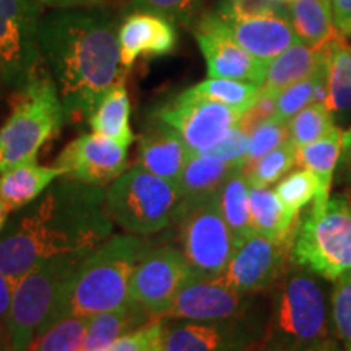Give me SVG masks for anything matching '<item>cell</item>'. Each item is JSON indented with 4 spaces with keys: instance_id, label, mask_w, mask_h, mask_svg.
Returning a JSON list of instances; mask_svg holds the SVG:
<instances>
[{
    "instance_id": "obj_41",
    "label": "cell",
    "mask_w": 351,
    "mask_h": 351,
    "mask_svg": "<svg viewBox=\"0 0 351 351\" xmlns=\"http://www.w3.org/2000/svg\"><path fill=\"white\" fill-rule=\"evenodd\" d=\"M249 148H251V132H247L243 125L238 124L232 127L230 134L221 142L208 148V150L199 153V155L213 158L218 161H228V163H245Z\"/></svg>"
},
{
    "instance_id": "obj_21",
    "label": "cell",
    "mask_w": 351,
    "mask_h": 351,
    "mask_svg": "<svg viewBox=\"0 0 351 351\" xmlns=\"http://www.w3.org/2000/svg\"><path fill=\"white\" fill-rule=\"evenodd\" d=\"M332 44L322 49H314L302 43H296L280 56H276L267 69L262 95L276 98L288 86L313 75L324 62V59L330 54Z\"/></svg>"
},
{
    "instance_id": "obj_46",
    "label": "cell",
    "mask_w": 351,
    "mask_h": 351,
    "mask_svg": "<svg viewBox=\"0 0 351 351\" xmlns=\"http://www.w3.org/2000/svg\"><path fill=\"white\" fill-rule=\"evenodd\" d=\"M12 350L10 346V339H8L7 327L0 324V351H8Z\"/></svg>"
},
{
    "instance_id": "obj_53",
    "label": "cell",
    "mask_w": 351,
    "mask_h": 351,
    "mask_svg": "<svg viewBox=\"0 0 351 351\" xmlns=\"http://www.w3.org/2000/svg\"><path fill=\"white\" fill-rule=\"evenodd\" d=\"M78 351H82V350H78Z\"/></svg>"
},
{
    "instance_id": "obj_33",
    "label": "cell",
    "mask_w": 351,
    "mask_h": 351,
    "mask_svg": "<svg viewBox=\"0 0 351 351\" xmlns=\"http://www.w3.org/2000/svg\"><path fill=\"white\" fill-rule=\"evenodd\" d=\"M298 160V147L291 140H287L275 150L267 153L265 156L256 161L247 169H244L245 178L251 187L267 189L275 184L283 176H287Z\"/></svg>"
},
{
    "instance_id": "obj_13",
    "label": "cell",
    "mask_w": 351,
    "mask_h": 351,
    "mask_svg": "<svg viewBox=\"0 0 351 351\" xmlns=\"http://www.w3.org/2000/svg\"><path fill=\"white\" fill-rule=\"evenodd\" d=\"M192 276L186 257L178 249L148 251L132 274L129 300L143 306L153 319H163L174 298Z\"/></svg>"
},
{
    "instance_id": "obj_37",
    "label": "cell",
    "mask_w": 351,
    "mask_h": 351,
    "mask_svg": "<svg viewBox=\"0 0 351 351\" xmlns=\"http://www.w3.org/2000/svg\"><path fill=\"white\" fill-rule=\"evenodd\" d=\"M332 324L335 337L351 348V270L335 280L332 291Z\"/></svg>"
},
{
    "instance_id": "obj_22",
    "label": "cell",
    "mask_w": 351,
    "mask_h": 351,
    "mask_svg": "<svg viewBox=\"0 0 351 351\" xmlns=\"http://www.w3.org/2000/svg\"><path fill=\"white\" fill-rule=\"evenodd\" d=\"M153 320V315L138 302L127 301L124 306L96 314L90 319L82 351H109L121 337L137 330Z\"/></svg>"
},
{
    "instance_id": "obj_23",
    "label": "cell",
    "mask_w": 351,
    "mask_h": 351,
    "mask_svg": "<svg viewBox=\"0 0 351 351\" xmlns=\"http://www.w3.org/2000/svg\"><path fill=\"white\" fill-rule=\"evenodd\" d=\"M60 176H64L60 168L39 166L36 161L15 166L0 174V200L8 212H16L38 200Z\"/></svg>"
},
{
    "instance_id": "obj_5",
    "label": "cell",
    "mask_w": 351,
    "mask_h": 351,
    "mask_svg": "<svg viewBox=\"0 0 351 351\" xmlns=\"http://www.w3.org/2000/svg\"><path fill=\"white\" fill-rule=\"evenodd\" d=\"M148 244L137 236H114L86 254L73 278L69 315L93 317L129 301V285Z\"/></svg>"
},
{
    "instance_id": "obj_16",
    "label": "cell",
    "mask_w": 351,
    "mask_h": 351,
    "mask_svg": "<svg viewBox=\"0 0 351 351\" xmlns=\"http://www.w3.org/2000/svg\"><path fill=\"white\" fill-rule=\"evenodd\" d=\"M65 178L106 186L127 169V147L99 134H85L70 142L56 161Z\"/></svg>"
},
{
    "instance_id": "obj_29",
    "label": "cell",
    "mask_w": 351,
    "mask_h": 351,
    "mask_svg": "<svg viewBox=\"0 0 351 351\" xmlns=\"http://www.w3.org/2000/svg\"><path fill=\"white\" fill-rule=\"evenodd\" d=\"M249 191H251V186L244 171H238L228 179L218 194L219 210L226 225L230 226L236 244L252 232Z\"/></svg>"
},
{
    "instance_id": "obj_1",
    "label": "cell",
    "mask_w": 351,
    "mask_h": 351,
    "mask_svg": "<svg viewBox=\"0 0 351 351\" xmlns=\"http://www.w3.org/2000/svg\"><path fill=\"white\" fill-rule=\"evenodd\" d=\"M112 221L103 186L56 182L0 236V271L16 285L46 258L93 251L111 236Z\"/></svg>"
},
{
    "instance_id": "obj_48",
    "label": "cell",
    "mask_w": 351,
    "mask_h": 351,
    "mask_svg": "<svg viewBox=\"0 0 351 351\" xmlns=\"http://www.w3.org/2000/svg\"><path fill=\"white\" fill-rule=\"evenodd\" d=\"M8 213H10V212H8L5 205H3V202L0 200V232H2L3 226H5V221H7V215H8Z\"/></svg>"
},
{
    "instance_id": "obj_14",
    "label": "cell",
    "mask_w": 351,
    "mask_h": 351,
    "mask_svg": "<svg viewBox=\"0 0 351 351\" xmlns=\"http://www.w3.org/2000/svg\"><path fill=\"white\" fill-rule=\"evenodd\" d=\"M195 39L207 62L208 77L232 78L262 86L269 64L249 54L232 34L218 12L202 16L195 28Z\"/></svg>"
},
{
    "instance_id": "obj_11",
    "label": "cell",
    "mask_w": 351,
    "mask_h": 351,
    "mask_svg": "<svg viewBox=\"0 0 351 351\" xmlns=\"http://www.w3.org/2000/svg\"><path fill=\"white\" fill-rule=\"evenodd\" d=\"M41 3L0 0V73L7 82H28L39 62Z\"/></svg>"
},
{
    "instance_id": "obj_54",
    "label": "cell",
    "mask_w": 351,
    "mask_h": 351,
    "mask_svg": "<svg viewBox=\"0 0 351 351\" xmlns=\"http://www.w3.org/2000/svg\"><path fill=\"white\" fill-rule=\"evenodd\" d=\"M8 351H12V350H8Z\"/></svg>"
},
{
    "instance_id": "obj_44",
    "label": "cell",
    "mask_w": 351,
    "mask_h": 351,
    "mask_svg": "<svg viewBox=\"0 0 351 351\" xmlns=\"http://www.w3.org/2000/svg\"><path fill=\"white\" fill-rule=\"evenodd\" d=\"M41 5H47L52 8H65V7H83L88 5L91 0H36Z\"/></svg>"
},
{
    "instance_id": "obj_6",
    "label": "cell",
    "mask_w": 351,
    "mask_h": 351,
    "mask_svg": "<svg viewBox=\"0 0 351 351\" xmlns=\"http://www.w3.org/2000/svg\"><path fill=\"white\" fill-rule=\"evenodd\" d=\"M65 109L54 78L33 73L5 124L0 127V174L33 163L62 129Z\"/></svg>"
},
{
    "instance_id": "obj_38",
    "label": "cell",
    "mask_w": 351,
    "mask_h": 351,
    "mask_svg": "<svg viewBox=\"0 0 351 351\" xmlns=\"http://www.w3.org/2000/svg\"><path fill=\"white\" fill-rule=\"evenodd\" d=\"M289 138V129L288 124H280V122L270 119H265L254 127L251 132V148H249L247 158H245L244 169L252 166L256 161L261 160L280 147L283 142Z\"/></svg>"
},
{
    "instance_id": "obj_40",
    "label": "cell",
    "mask_w": 351,
    "mask_h": 351,
    "mask_svg": "<svg viewBox=\"0 0 351 351\" xmlns=\"http://www.w3.org/2000/svg\"><path fill=\"white\" fill-rule=\"evenodd\" d=\"M218 13L231 19H258V16L289 19L288 5L278 0H226L219 7Z\"/></svg>"
},
{
    "instance_id": "obj_8",
    "label": "cell",
    "mask_w": 351,
    "mask_h": 351,
    "mask_svg": "<svg viewBox=\"0 0 351 351\" xmlns=\"http://www.w3.org/2000/svg\"><path fill=\"white\" fill-rule=\"evenodd\" d=\"M179 200L178 186L140 165L122 173L106 191L108 210L114 223L137 236H150L168 228Z\"/></svg>"
},
{
    "instance_id": "obj_18",
    "label": "cell",
    "mask_w": 351,
    "mask_h": 351,
    "mask_svg": "<svg viewBox=\"0 0 351 351\" xmlns=\"http://www.w3.org/2000/svg\"><path fill=\"white\" fill-rule=\"evenodd\" d=\"M178 32L173 21L147 12L127 16L119 28L122 67L129 70L138 57H163L174 52Z\"/></svg>"
},
{
    "instance_id": "obj_17",
    "label": "cell",
    "mask_w": 351,
    "mask_h": 351,
    "mask_svg": "<svg viewBox=\"0 0 351 351\" xmlns=\"http://www.w3.org/2000/svg\"><path fill=\"white\" fill-rule=\"evenodd\" d=\"M252 296L243 295L221 280H202L192 276L184 285L163 319L213 322L247 315Z\"/></svg>"
},
{
    "instance_id": "obj_47",
    "label": "cell",
    "mask_w": 351,
    "mask_h": 351,
    "mask_svg": "<svg viewBox=\"0 0 351 351\" xmlns=\"http://www.w3.org/2000/svg\"><path fill=\"white\" fill-rule=\"evenodd\" d=\"M245 351H280V350H276L275 346H270V345L263 343V341H258L257 345L251 346V348H249V350H245Z\"/></svg>"
},
{
    "instance_id": "obj_7",
    "label": "cell",
    "mask_w": 351,
    "mask_h": 351,
    "mask_svg": "<svg viewBox=\"0 0 351 351\" xmlns=\"http://www.w3.org/2000/svg\"><path fill=\"white\" fill-rule=\"evenodd\" d=\"M289 262L327 280L351 270V199L335 195L298 223Z\"/></svg>"
},
{
    "instance_id": "obj_9",
    "label": "cell",
    "mask_w": 351,
    "mask_h": 351,
    "mask_svg": "<svg viewBox=\"0 0 351 351\" xmlns=\"http://www.w3.org/2000/svg\"><path fill=\"white\" fill-rule=\"evenodd\" d=\"M218 194L194 200L181 199L176 210L174 219L181 225L182 254L195 278H219L236 247L219 210Z\"/></svg>"
},
{
    "instance_id": "obj_24",
    "label": "cell",
    "mask_w": 351,
    "mask_h": 351,
    "mask_svg": "<svg viewBox=\"0 0 351 351\" xmlns=\"http://www.w3.org/2000/svg\"><path fill=\"white\" fill-rule=\"evenodd\" d=\"M287 5L300 43L322 49L343 38L333 21L330 0H289Z\"/></svg>"
},
{
    "instance_id": "obj_12",
    "label": "cell",
    "mask_w": 351,
    "mask_h": 351,
    "mask_svg": "<svg viewBox=\"0 0 351 351\" xmlns=\"http://www.w3.org/2000/svg\"><path fill=\"white\" fill-rule=\"evenodd\" d=\"M291 243L293 239H271L252 231L236 244L225 274L218 280L249 296L271 288L285 274Z\"/></svg>"
},
{
    "instance_id": "obj_10",
    "label": "cell",
    "mask_w": 351,
    "mask_h": 351,
    "mask_svg": "<svg viewBox=\"0 0 351 351\" xmlns=\"http://www.w3.org/2000/svg\"><path fill=\"white\" fill-rule=\"evenodd\" d=\"M243 116L244 112L187 88L158 111L156 119L171 125L181 135L191 155H199L221 142L232 127L239 124Z\"/></svg>"
},
{
    "instance_id": "obj_15",
    "label": "cell",
    "mask_w": 351,
    "mask_h": 351,
    "mask_svg": "<svg viewBox=\"0 0 351 351\" xmlns=\"http://www.w3.org/2000/svg\"><path fill=\"white\" fill-rule=\"evenodd\" d=\"M262 339L249 315L213 322L182 320L166 324L165 351H245Z\"/></svg>"
},
{
    "instance_id": "obj_45",
    "label": "cell",
    "mask_w": 351,
    "mask_h": 351,
    "mask_svg": "<svg viewBox=\"0 0 351 351\" xmlns=\"http://www.w3.org/2000/svg\"><path fill=\"white\" fill-rule=\"evenodd\" d=\"M341 161L351 160V127L346 132H343V152H341Z\"/></svg>"
},
{
    "instance_id": "obj_42",
    "label": "cell",
    "mask_w": 351,
    "mask_h": 351,
    "mask_svg": "<svg viewBox=\"0 0 351 351\" xmlns=\"http://www.w3.org/2000/svg\"><path fill=\"white\" fill-rule=\"evenodd\" d=\"M333 21L343 38H351V0H330Z\"/></svg>"
},
{
    "instance_id": "obj_3",
    "label": "cell",
    "mask_w": 351,
    "mask_h": 351,
    "mask_svg": "<svg viewBox=\"0 0 351 351\" xmlns=\"http://www.w3.org/2000/svg\"><path fill=\"white\" fill-rule=\"evenodd\" d=\"M332 332L326 289L315 274L298 269L280 276L274 285L263 343L280 351H340Z\"/></svg>"
},
{
    "instance_id": "obj_28",
    "label": "cell",
    "mask_w": 351,
    "mask_h": 351,
    "mask_svg": "<svg viewBox=\"0 0 351 351\" xmlns=\"http://www.w3.org/2000/svg\"><path fill=\"white\" fill-rule=\"evenodd\" d=\"M88 121L96 134L116 140L124 147H129L134 142L130 129V101L124 82L114 85L104 95Z\"/></svg>"
},
{
    "instance_id": "obj_36",
    "label": "cell",
    "mask_w": 351,
    "mask_h": 351,
    "mask_svg": "<svg viewBox=\"0 0 351 351\" xmlns=\"http://www.w3.org/2000/svg\"><path fill=\"white\" fill-rule=\"evenodd\" d=\"M135 12H147L163 16L174 25L189 26L195 20L204 0H130Z\"/></svg>"
},
{
    "instance_id": "obj_49",
    "label": "cell",
    "mask_w": 351,
    "mask_h": 351,
    "mask_svg": "<svg viewBox=\"0 0 351 351\" xmlns=\"http://www.w3.org/2000/svg\"><path fill=\"white\" fill-rule=\"evenodd\" d=\"M343 176L346 178V184H348V189L351 192V160L343 161Z\"/></svg>"
},
{
    "instance_id": "obj_27",
    "label": "cell",
    "mask_w": 351,
    "mask_h": 351,
    "mask_svg": "<svg viewBox=\"0 0 351 351\" xmlns=\"http://www.w3.org/2000/svg\"><path fill=\"white\" fill-rule=\"evenodd\" d=\"M252 231L271 239H293L298 228V217L288 212L275 191L251 187L249 191Z\"/></svg>"
},
{
    "instance_id": "obj_31",
    "label": "cell",
    "mask_w": 351,
    "mask_h": 351,
    "mask_svg": "<svg viewBox=\"0 0 351 351\" xmlns=\"http://www.w3.org/2000/svg\"><path fill=\"white\" fill-rule=\"evenodd\" d=\"M197 95L205 96V98L218 101V103L230 106L236 111L249 112L256 106L261 98L262 86L254 85V83L232 80V78H212L197 83L192 86Z\"/></svg>"
},
{
    "instance_id": "obj_39",
    "label": "cell",
    "mask_w": 351,
    "mask_h": 351,
    "mask_svg": "<svg viewBox=\"0 0 351 351\" xmlns=\"http://www.w3.org/2000/svg\"><path fill=\"white\" fill-rule=\"evenodd\" d=\"M165 319H153L137 330L121 337L109 351H165Z\"/></svg>"
},
{
    "instance_id": "obj_25",
    "label": "cell",
    "mask_w": 351,
    "mask_h": 351,
    "mask_svg": "<svg viewBox=\"0 0 351 351\" xmlns=\"http://www.w3.org/2000/svg\"><path fill=\"white\" fill-rule=\"evenodd\" d=\"M341 152L343 132L339 127L317 142L298 148L296 165L309 169L319 179V194L313 202V210H324L330 199L333 173L341 158Z\"/></svg>"
},
{
    "instance_id": "obj_4",
    "label": "cell",
    "mask_w": 351,
    "mask_h": 351,
    "mask_svg": "<svg viewBox=\"0 0 351 351\" xmlns=\"http://www.w3.org/2000/svg\"><path fill=\"white\" fill-rule=\"evenodd\" d=\"M88 252L46 258L16 282L7 319L12 351H26L38 337L69 317L73 278Z\"/></svg>"
},
{
    "instance_id": "obj_32",
    "label": "cell",
    "mask_w": 351,
    "mask_h": 351,
    "mask_svg": "<svg viewBox=\"0 0 351 351\" xmlns=\"http://www.w3.org/2000/svg\"><path fill=\"white\" fill-rule=\"evenodd\" d=\"M335 116L326 103H313L289 121V140L298 148L317 142L335 129Z\"/></svg>"
},
{
    "instance_id": "obj_35",
    "label": "cell",
    "mask_w": 351,
    "mask_h": 351,
    "mask_svg": "<svg viewBox=\"0 0 351 351\" xmlns=\"http://www.w3.org/2000/svg\"><path fill=\"white\" fill-rule=\"evenodd\" d=\"M276 195L293 217H300V212L307 204L314 202L319 194V179L309 169L300 168L288 173L275 189Z\"/></svg>"
},
{
    "instance_id": "obj_50",
    "label": "cell",
    "mask_w": 351,
    "mask_h": 351,
    "mask_svg": "<svg viewBox=\"0 0 351 351\" xmlns=\"http://www.w3.org/2000/svg\"><path fill=\"white\" fill-rule=\"evenodd\" d=\"M278 2H283V3H288L289 0H278Z\"/></svg>"
},
{
    "instance_id": "obj_19",
    "label": "cell",
    "mask_w": 351,
    "mask_h": 351,
    "mask_svg": "<svg viewBox=\"0 0 351 351\" xmlns=\"http://www.w3.org/2000/svg\"><path fill=\"white\" fill-rule=\"evenodd\" d=\"M232 38L249 54L262 62L270 64L293 44L300 43L289 19L282 16H258V19H231L223 16Z\"/></svg>"
},
{
    "instance_id": "obj_43",
    "label": "cell",
    "mask_w": 351,
    "mask_h": 351,
    "mask_svg": "<svg viewBox=\"0 0 351 351\" xmlns=\"http://www.w3.org/2000/svg\"><path fill=\"white\" fill-rule=\"evenodd\" d=\"M13 289H15V283L0 271V324L5 327L8 314H10Z\"/></svg>"
},
{
    "instance_id": "obj_34",
    "label": "cell",
    "mask_w": 351,
    "mask_h": 351,
    "mask_svg": "<svg viewBox=\"0 0 351 351\" xmlns=\"http://www.w3.org/2000/svg\"><path fill=\"white\" fill-rule=\"evenodd\" d=\"M91 317L69 315L38 337L26 351H78L82 350Z\"/></svg>"
},
{
    "instance_id": "obj_51",
    "label": "cell",
    "mask_w": 351,
    "mask_h": 351,
    "mask_svg": "<svg viewBox=\"0 0 351 351\" xmlns=\"http://www.w3.org/2000/svg\"><path fill=\"white\" fill-rule=\"evenodd\" d=\"M345 351H351V348H346V350H345Z\"/></svg>"
},
{
    "instance_id": "obj_20",
    "label": "cell",
    "mask_w": 351,
    "mask_h": 351,
    "mask_svg": "<svg viewBox=\"0 0 351 351\" xmlns=\"http://www.w3.org/2000/svg\"><path fill=\"white\" fill-rule=\"evenodd\" d=\"M189 158L191 150L181 135L156 117L153 127L140 137V166L174 186L181 181Z\"/></svg>"
},
{
    "instance_id": "obj_52",
    "label": "cell",
    "mask_w": 351,
    "mask_h": 351,
    "mask_svg": "<svg viewBox=\"0 0 351 351\" xmlns=\"http://www.w3.org/2000/svg\"><path fill=\"white\" fill-rule=\"evenodd\" d=\"M301 351H309V350H301Z\"/></svg>"
},
{
    "instance_id": "obj_26",
    "label": "cell",
    "mask_w": 351,
    "mask_h": 351,
    "mask_svg": "<svg viewBox=\"0 0 351 351\" xmlns=\"http://www.w3.org/2000/svg\"><path fill=\"white\" fill-rule=\"evenodd\" d=\"M244 166L245 163H228L202 155H191L178 184L179 195L184 200L217 195L232 174L244 171Z\"/></svg>"
},
{
    "instance_id": "obj_30",
    "label": "cell",
    "mask_w": 351,
    "mask_h": 351,
    "mask_svg": "<svg viewBox=\"0 0 351 351\" xmlns=\"http://www.w3.org/2000/svg\"><path fill=\"white\" fill-rule=\"evenodd\" d=\"M326 104L333 116H345L351 111V46L345 44L343 38L332 44Z\"/></svg>"
},
{
    "instance_id": "obj_2",
    "label": "cell",
    "mask_w": 351,
    "mask_h": 351,
    "mask_svg": "<svg viewBox=\"0 0 351 351\" xmlns=\"http://www.w3.org/2000/svg\"><path fill=\"white\" fill-rule=\"evenodd\" d=\"M38 43L67 117L90 119L104 95L124 82L119 28L106 12L56 8L39 21Z\"/></svg>"
}]
</instances>
